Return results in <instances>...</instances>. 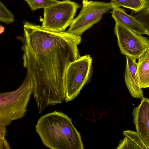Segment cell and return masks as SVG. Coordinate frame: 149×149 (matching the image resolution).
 <instances>
[{
    "label": "cell",
    "instance_id": "cell-1",
    "mask_svg": "<svg viewBox=\"0 0 149 149\" xmlns=\"http://www.w3.org/2000/svg\"><path fill=\"white\" fill-rule=\"evenodd\" d=\"M22 36L24 67L34 84L32 94L39 114L49 105L61 103L65 98L67 68L80 56L78 45L81 37L67 31L55 32L27 21Z\"/></svg>",
    "mask_w": 149,
    "mask_h": 149
},
{
    "label": "cell",
    "instance_id": "cell-2",
    "mask_svg": "<svg viewBox=\"0 0 149 149\" xmlns=\"http://www.w3.org/2000/svg\"><path fill=\"white\" fill-rule=\"evenodd\" d=\"M42 143L51 149H83L80 134L72 120L61 112L54 111L42 116L35 126Z\"/></svg>",
    "mask_w": 149,
    "mask_h": 149
},
{
    "label": "cell",
    "instance_id": "cell-3",
    "mask_svg": "<svg viewBox=\"0 0 149 149\" xmlns=\"http://www.w3.org/2000/svg\"><path fill=\"white\" fill-rule=\"evenodd\" d=\"M34 89L33 79L27 72L21 85L16 90L0 93V124L9 125L13 121L22 118Z\"/></svg>",
    "mask_w": 149,
    "mask_h": 149
},
{
    "label": "cell",
    "instance_id": "cell-4",
    "mask_svg": "<svg viewBox=\"0 0 149 149\" xmlns=\"http://www.w3.org/2000/svg\"><path fill=\"white\" fill-rule=\"evenodd\" d=\"M92 58L89 55L80 56L68 65L65 77V98L68 102L76 98L89 81L92 70Z\"/></svg>",
    "mask_w": 149,
    "mask_h": 149
},
{
    "label": "cell",
    "instance_id": "cell-5",
    "mask_svg": "<svg viewBox=\"0 0 149 149\" xmlns=\"http://www.w3.org/2000/svg\"><path fill=\"white\" fill-rule=\"evenodd\" d=\"M82 7L78 15L72 20L67 32L81 36L86 30L97 23L105 13L117 6L115 3L82 0Z\"/></svg>",
    "mask_w": 149,
    "mask_h": 149
},
{
    "label": "cell",
    "instance_id": "cell-6",
    "mask_svg": "<svg viewBox=\"0 0 149 149\" xmlns=\"http://www.w3.org/2000/svg\"><path fill=\"white\" fill-rule=\"evenodd\" d=\"M80 7L76 3L67 0L44 9L42 27L53 32L64 31L70 25Z\"/></svg>",
    "mask_w": 149,
    "mask_h": 149
},
{
    "label": "cell",
    "instance_id": "cell-7",
    "mask_svg": "<svg viewBox=\"0 0 149 149\" xmlns=\"http://www.w3.org/2000/svg\"><path fill=\"white\" fill-rule=\"evenodd\" d=\"M114 32L121 53L138 59L149 49V40L141 35L116 23Z\"/></svg>",
    "mask_w": 149,
    "mask_h": 149
},
{
    "label": "cell",
    "instance_id": "cell-8",
    "mask_svg": "<svg viewBox=\"0 0 149 149\" xmlns=\"http://www.w3.org/2000/svg\"><path fill=\"white\" fill-rule=\"evenodd\" d=\"M136 132L149 149V100L141 98V103L132 112Z\"/></svg>",
    "mask_w": 149,
    "mask_h": 149
},
{
    "label": "cell",
    "instance_id": "cell-9",
    "mask_svg": "<svg viewBox=\"0 0 149 149\" xmlns=\"http://www.w3.org/2000/svg\"><path fill=\"white\" fill-rule=\"evenodd\" d=\"M137 62L136 60L126 56V65L124 75L126 86L132 97H143V91L140 87L136 75Z\"/></svg>",
    "mask_w": 149,
    "mask_h": 149
},
{
    "label": "cell",
    "instance_id": "cell-10",
    "mask_svg": "<svg viewBox=\"0 0 149 149\" xmlns=\"http://www.w3.org/2000/svg\"><path fill=\"white\" fill-rule=\"evenodd\" d=\"M111 13L112 16L117 23L140 35H148V32L142 25L134 17L127 14L119 7L115 6Z\"/></svg>",
    "mask_w": 149,
    "mask_h": 149
},
{
    "label": "cell",
    "instance_id": "cell-11",
    "mask_svg": "<svg viewBox=\"0 0 149 149\" xmlns=\"http://www.w3.org/2000/svg\"><path fill=\"white\" fill-rule=\"evenodd\" d=\"M123 133L125 137L120 141L117 149H148L136 132L127 130L123 131Z\"/></svg>",
    "mask_w": 149,
    "mask_h": 149
},
{
    "label": "cell",
    "instance_id": "cell-12",
    "mask_svg": "<svg viewBox=\"0 0 149 149\" xmlns=\"http://www.w3.org/2000/svg\"><path fill=\"white\" fill-rule=\"evenodd\" d=\"M136 75L141 88L149 87V49L138 59Z\"/></svg>",
    "mask_w": 149,
    "mask_h": 149
},
{
    "label": "cell",
    "instance_id": "cell-13",
    "mask_svg": "<svg viewBox=\"0 0 149 149\" xmlns=\"http://www.w3.org/2000/svg\"><path fill=\"white\" fill-rule=\"evenodd\" d=\"M111 2L118 6L129 8L136 13L149 6V0H111Z\"/></svg>",
    "mask_w": 149,
    "mask_h": 149
},
{
    "label": "cell",
    "instance_id": "cell-14",
    "mask_svg": "<svg viewBox=\"0 0 149 149\" xmlns=\"http://www.w3.org/2000/svg\"><path fill=\"white\" fill-rule=\"evenodd\" d=\"M29 4L31 9L34 11L39 9H44L56 4L60 1L56 0H24Z\"/></svg>",
    "mask_w": 149,
    "mask_h": 149
},
{
    "label": "cell",
    "instance_id": "cell-15",
    "mask_svg": "<svg viewBox=\"0 0 149 149\" xmlns=\"http://www.w3.org/2000/svg\"><path fill=\"white\" fill-rule=\"evenodd\" d=\"M134 17L146 29L149 36V6L137 13Z\"/></svg>",
    "mask_w": 149,
    "mask_h": 149
},
{
    "label": "cell",
    "instance_id": "cell-16",
    "mask_svg": "<svg viewBox=\"0 0 149 149\" xmlns=\"http://www.w3.org/2000/svg\"><path fill=\"white\" fill-rule=\"evenodd\" d=\"M0 21L7 24L11 23L14 21L13 14L1 1L0 2Z\"/></svg>",
    "mask_w": 149,
    "mask_h": 149
},
{
    "label": "cell",
    "instance_id": "cell-17",
    "mask_svg": "<svg viewBox=\"0 0 149 149\" xmlns=\"http://www.w3.org/2000/svg\"><path fill=\"white\" fill-rule=\"evenodd\" d=\"M6 126L3 124H0V139L3 140L5 139L6 133Z\"/></svg>",
    "mask_w": 149,
    "mask_h": 149
},
{
    "label": "cell",
    "instance_id": "cell-18",
    "mask_svg": "<svg viewBox=\"0 0 149 149\" xmlns=\"http://www.w3.org/2000/svg\"><path fill=\"white\" fill-rule=\"evenodd\" d=\"M0 149H10L11 148L6 139L3 140L0 139Z\"/></svg>",
    "mask_w": 149,
    "mask_h": 149
},
{
    "label": "cell",
    "instance_id": "cell-19",
    "mask_svg": "<svg viewBox=\"0 0 149 149\" xmlns=\"http://www.w3.org/2000/svg\"><path fill=\"white\" fill-rule=\"evenodd\" d=\"M4 28L1 25L0 27V33L1 34L3 33L4 31Z\"/></svg>",
    "mask_w": 149,
    "mask_h": 149
},
{
    "label": "cell",
    "instance_id": "cell-20",
    "mask_svg": "<svg viewBox=\"0 0 149 149\" xmlns=\"http://www.w3.org/2000/svg\"></svg>",
    "mask_w": 149,
    "mask_h": 149
}]
</instances>
